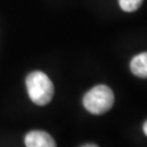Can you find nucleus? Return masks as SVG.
<instances>
[{
    "instance_id": "1",
    "label": "nucleus",
    "mask_w": 147,
    "mask_h": 147,
    "mask_svg": "<svg viewBox=\"0 0 147 147\" xmlns=\"http://www.w3.org/2000/svg\"><path fill=\"white\" fill-rule=\"evenodd\" d=\"M27 93L31 100L37 106L49 104L53 97V84L47 74L42 71H34L25 80Z\"/></svg>"
},
{
    "instance_id": "2",
    "label": "nucleus",
    "mask_w": 147,
    "mask_h": 147,
    "mask_svg": "<svg viewBox=\"0 0 147 147\" xmlns=\"http://www.w3.org/2000/svg\"><path fill=\"white\" fill-rule=\"evenodd\" d=\"M115 95L107 85H97L89 89L83 97V106L92 115L99 116L111 109Z\"/></svg>"
},
{
    "instance_id": "3",
    "label": "nucleus",
    "mask_w": 147,
    "mask_h": 147,
    "mask_svg": "<svg viewBox=\"0 0 147 147\" xmlns=\"http://www.w3.org/2000/svg\"><path fill=\"white\" fill-rule=\"evenodd\" d=\"M24 143L26 147H57L53 136L45 131H31L28 132Z\"/></svg>"
},
{
    "instance_id": "4",
    "label": "nucleus",
    "mask_w": 147,
    "mask_h": 147,
    "mask_svg": "<svg viewBox=\"0 0 147 147\" xmlns=\"http://www.w3.org/2000/svg\"><path fill=\"white\" fill-rule=\"evenodd\" d=\"M131 72L137 78H147V53H141L133 57L130 63Z\"/></svg>"
},
{
    "instance_id": "5",
    "label": "nucleus",
    "mask_w": 147,
    "mask_h": 147,
    "mask_svg": "<svg viewBox=\"0 0 147 147\" xmlns=\"http://www.w3.org/2000/svg\"><path fill=\"white\" fill-rule=\"evenodd\" d=\"M143 3V0H119L121 9L125 12L136 11Z\"/></svg>"
},
{
    "instance_id": "6",
    "label": "nucleus",
    "mask_w": 147,
    "mask_h": 147,
    "mask_svg": "<svg viewBox=\"0 0 147 147\" xmlns=\"http://www.w3.org/2000/svg\"><path fill=\"white\" fill-rule=\"evenodd\" d=\"M143 131H144V134L147 136V120L144 122V124H143Z\"/></svg>"
},
{
    "instance_id": "7",
    "label": "nucleus",
    "mask_w": 147,
    "mask_h": 147,
    "mask_svg": "<svg viewBox=\"0 0 147 147\" xmlns=\"http://www.w3.org/2000/svg\"><path fill=\"white\" fill-rule=\"evenodd\" d=\"M82 147H98V146L95 145V144H85V145H83Z\"/></svg>"
}]
</instances>
